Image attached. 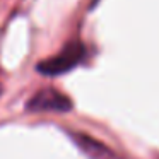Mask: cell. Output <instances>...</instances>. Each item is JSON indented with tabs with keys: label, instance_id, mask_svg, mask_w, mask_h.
<instances>
[{
	"label": "cell",
	"instance_id": "obj_1",
	"mask_svg": "<svg viewBox=\"0 0 159 159\" xmlns=\"http://www.w3.org/2000/svg\"><path fill=\"white\" fill-rule=\"evenodd\" d=\"M87 57V50L79 39H72L70 43H67L65 48L60 53H57L52 58H46L43 62H39L36 65V70L43 75H62L67 74L77 67L79 63L84 62V58Z\"/></svg>",
	"mask_w": 159,
	"mask_h": 159
},
{
	"label": "cell",
	"instance_id": "obj_2",
	"mask_svg": "<svg viewBox=\"0 0 159 159\" xmlns=\"http://www.w3.org/2000/svg\"><path fill=\"white\" fill-rule=\"evenodd\" d=\"M29 113H67L72 110V101L53 87L38 91L26 104Z\"/></svg>",
	"mask_w": 159,
	"mask_h": 159
},
{
	"label": "cell",
	"instance_id": "obj_3",
	"mask_svg": "<svg viewBox=\"0 0 159 159\" xmlns=\"http://www.w3.org/2000/svg\"><path fill=\"white\" fill-rule=\"evenodd\" d=\"M70 137L74 139V142H75L91 159H116V156H115L106 145H103L101 142H98L96 139L89 137V135L70 132Z\"/></svg>",
	"mask_w": 159,
	"mask_h": 159
}]
</instances>
